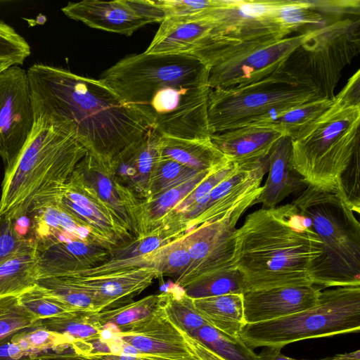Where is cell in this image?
<instances>
[{
    "label": "cell",
    "instance_id": "6da1fadb",
    "mask_svg": "<svg viewBox=\"0 0 360 360\" xmlns=\"http://www.w3.org/2000/svg\"><path fill=\"white\" fill-rule=\"evenodd\" d=\"M34 122L73 133L87 153L109 164L153 129L99 79L34 64L27 71Z\"/></svg>",
    "mask_w": 360,
    "mask_h": 360
},
{
    "label": "cell",
    "instance_id": "7a4b0ae2",
    "mask_svg": "<svg viewBox=\"0 0 360 360\" xmlns=\"http://www.w3.org/2000/svg\"><path fill=\"white\" fill-rule=\"evenodd\" d=\"M209 69L188 54L127 56L100 80L145 116L161 136L210 137L207 119Z\"/></svg>",
    "mask_w": 360,
    "mask_h": 360
},
{
    "label": "cell",
    "instance_id": "3957f363",
    "mask_svg": "<svg viewBox=\"0 0 360 360\" xmlns=\"http://www.w3.org/2000/svg\"><path fill=\"white\" fill-rule=\"evenodd\" d=\"M233 238L232 265L243 292L313 285L311 271L323 243L292 203L249 214Z\"/></svg>",
    "mask_w": 360,
    "mask_h": 360
},
{
    "label": "cell",
    "instance_id": "277c9868",
    "mask_svg": "<svg viewBox=\"0 0 360 360\" xmlns=\"http://www.w3.org/2000/svg\"><path fill=\"white\" fill-rule=\"evenodd\" d=\"M86 153L73 133L34 122L20 155L5 168L0 214L15 220L58 198Z\"/></svg>",
    "mask_w": 360,
    "mask_h": 360
},
{
    "label": "cell",
    "instance_id": "5b68a950",
    "mask_svg": "<svg viewBox=\"0 0 360 360\" xmlns=\"http://www.w3.org/2000/svg\"><path fill=\"white\" fill-rule=\"evenodd\" d=\"M291 203L323 243L311 271L313 285H360V224L342 187L326 192L308 185Z\"/></svg>",
    "mask_w": 360,
    "mask_h": 360
},
{
    "label": "cell",
    "instance_id": "8992f818",
    "mask_svg": "<svg viewBox=\"0 0 360 360\" xmlns=\"http://www.w3.org/2000/svg\"><path fill=\"white\" fill-rule=\"evenodd\" d=\"M323 98L307 76L283 68L255 82L210 89L207 119L211 135L243 126L274 122L288 111Z\"/></svg>",
    "mask_w": 360,
    "mask_h": 360
},
{
    "label": "cell",
    "instance_id": "52a82bcc",
    "mask_svg": "<svg viewBox=\"0 0 360 360\" xmlns=\"http://www.w3.org/2000/svg\"><path fill=\"white\" fill-rule=\"evenodd\" d=\"M360 107L334 101L319 118L291 139V163L307 184L335 192L359 148Z\"/></svg>",
    "mask_w": 360,
    "mask_h": 360
},
{
    "label": "cell",
    "instance_id": "ba28073f",
    "mask_svg": "<svg viewBox=\"0 0 360 360\" xmlns=\"http://www.w3.org/2000/svg\"><path fill=\"white\" fill-rule=\"evenodd\" d=\"M359 330L360 285H350L321 291L315 305L297 313L247 323L238 336L252 349H282L297 341Z\"/></svg>",
    "mask_w": 360,
    "mask_h": 360
},
{
    "label": "cell",
    "instance_id": "9c48e42d",
    "mask_svg": "<svg viewBox=\"0 0 360 360\" xmlns=\"http://www.w3.org/2000/svg\"><path fill=\"white\" fill-rule=\"evenodd\" d=\"M319 28L283 39L239 40L215 36L192 56L208 67L210 89L245 85L283 68L295 50L314 37Z\"/></svg>",
    "mask_w": 360,
    "mask_h": 360
},
{
    "label": "cell",
    "instance_id": "30bf717a",
    "mask_svg": "<svg viewBox=\"0 0 360 360\" xmlns=\"http://www.w3.org/2000/svg\"><path fill=\"white\" fill-rule=\"evenodd\" d=\"M359 19L342 18L320 27L284 67L307 76L323 97L333 99L343 69L359 52Z\"/></svg>",
    "mask_w": 360,
    "mask_h": 360
},
{
    "label": "cell",
    "instance_id": "8fae6325",
    "mask_svg": "<svg viewBox=\"0 0 360 360\" xmlns=\"http://www.w3.org/2000/svg\"><path fill=\"white\" fill-rule=\"evenodd\" d=\"M34 115L27 71L17 65L0 72V158L5 168L25 148L34 128Z\"/></svg>",
    "mask_w": 360,
    "mask_h": 360
},
{
    "label": "cell",
    "instance_id": "7c38bea8",
    "mask_svg": "<svg viewBox=\"0 0 360 360\" xmlns=\"http://www.w3.org/2000/svg\"><path fill=\"white\" fill-rule=\"evenodd\" d=\"M69 275L92 297L97 313L133 302L134 297L162 276L150 264L136 261L124 262L118 259Z\"/></svg>",
    "mask_w": 360,
    "mask_h": 360
},
{
    "label": "cell",
    "instance_id": "4fadbf2b",
    "mask_svg": "<svg viewBox=\"0 0 360 360\" xmlns=\"http://www.w3.org/2000/svg\"><path fill=\"white\" fill-rule=\"evenodd\" d=\"M248 210L239 207L221 218L205 222L186 231L183 240L191 262L176 281L179 287L208 274L233 268L232 257L236 225Z\"/></svg>",
    "mask_w": 360,
    "mask_h": 360
},
{
    "label": "cell",
    "instance_id": "5bb4252c",
    "mask_svg": "<svg viewBox=\"0 0 360 360\" xmlns=\"http://www.w3.org/2000/svg\"><path fill=\"white\" fill-rule=\"evenodd\" d=\"M268 166V157L257 162L238 164L212 188L203 211L189 224L188 229L217 220L237 208L248 209L255 205L262 191L261 182Z\"/></svg>",
    "mask_w": 360,
    "mask_h": 360
},
{
    "label": "cell",
    "instance_id": "9a60e30c",
    "mask_svg": "<svg viewBox=\"0 0 360 360\" xmlns=\"http://www.w3.org/2000/svg\"><path fill=\"white\" fill-rule=\"evenodd\" d=\"M271 3L272 0H219V5L210 11L217 22L215 35L239 40L285 38L271 18Z\"/></svg>",
    "mask_w": 360,
    "mask_h": 360
},
{
    "label": "cell",
    "instance_id": "2e32d148",
    "mask_svg": "<svg viewBox=\"0 0 360 360\" xmlns=\"http://www.w3.org/2000/svg\"><path fill=\"white\" fill-rule=\"evenodd\" d=\"M210 9L193 15L166 18L144 52L192 55L215 36L217 22Z\"/></svg>",
    "mask_w": 360,
    "mask_h": 360
},
{
    "label": "cell",
    "instance_id": "e0dca14e",
    "mask_svg": "<svg viewBox=\"0 0 360 360\" xmlns=\"http://www.w3.org/2000/svg\"><path fill=\"white\" fill-rule=\"evenodd\" d=\"M124 345L135 348L139 356L162 360H199L190 350L181 330L167 318L163 307L143 325L117 333Z\"/></svg>",
    "mask_w": 360,
    "mask_h": 360
},
{
    "label": "cell",
    "instance_id": "ac0fdd59",
    "mask_svg": "<svg viewBox=\"0 0 360 360\" xmlns=\"http://www.w3.org/2000/svg\"><path fill=\"white\" fill-rule=\"evenodd\" d=\"M321 291V288L309 285L245 292V324L277 319L313 307Z\"/></svg>",
    "mask_w": 360,
    "mask_h": 360
},
{
    "label": "cell",
    "instance_id": "d6986e66",
    "mask_svg": "<svg viewBox=\"0 0 360 360\" xmlns=\"http://www.w3.org/2000/svg\"><path fill=\"white\" fill-rule=\"evenodd\" d=\"M285 130L275 122H261L214 133L210 139L230 161L241 165L266 159Z\"/></svg>",
    "mask_w": 360,
    "mask_h": 360
},
{
    "label": "cell",
    "instance_id": "ffe728a7",
    "mask_svg": "<svg viewBox=\"0 0 360 360\" xmlns=\"http://www.w3.org/2000/svg\"><path fill=\"white\" fill-rule=\"evenodd\" d=\"M62 11L68 18L90 27L124 35H131L151 23L139 15L126 0L70 2Z\"/></svg>",
    "mask_w": 360,
    "mask_h": 360
},
{
    "label": "cell",
    "instance_id": "44dd1931",
    "mask_svg": "<svg viewBox=\"0 0 360 360\" xmlns=\"http://www.w3.org/2000/svg\"><path fill=\"white\" fill-rule=\"evenodd\" d=\"M268 176L255 200L262 208H273L292 193H300L308 184L291 163V138L285 136L273 146L268 155Z\"/></svg>",
    "mask_w": 360,
    "mask_h": 360
},
{
    "label": "cell",
    "instance_id": "7402d4cb",
    "mask_svg": "<svg viewBox=\"0 0 360 360\" xmlns=\"http://www.w3.org/2000/svg\"><path fill=\"white\" fill-rule=\"evenodd\" d=\"M12 338L23 352L25 360L63 359L94 354L90 342L75 340L41 325L15 333Z\"/></svg>",
    "mask_w": 360,
    "mask_h": 360
},
{
    "label": "cell",
    "instance_id": "603a6c76",
    "mask_svg": "<svg viewBox=\"0 0 360 360\" xmlns=\"http://www.w3.org/2000/svg\"><path fill=\"white\" fill-rule=\"evenodd\" d=\"M160 157L168 158L198 172L211 170L229 160L215 146L210 137L188 139L160 136Z\"/></svg>",
    "mask_w": 360,
    "mask_h": 360
},
{
    "label": "cell",
    "instance_id": "cb8c5ba5",
    "mask_svg": "<svg viewBox=\"0 0 360 360\" xmlns=\"http://www.w3.org/2000/svg\"><path fill=\"white\" fill-rule=\"evenodd\" d=\"M197 310L215 328L238 336L245 325L243 294H227L193 299Z\"/></svg>",
    "mask_w": 360,
    "mask_h": 360
},
{
    "label": "cell",
    "instance_id": "d4e9b609",
    "mask_svg": "<svg viewBox=\"0 0 360 360\" xmlns=\"http://www.w3.org/2000/svg\"><path fill=\"white\" fill-rule=\"evenodd\" d=\"M38 279L34 245L0 263V297L18 296Z\"/></svg>",
    "mask_w": 360,
    "mask_h": 360
},
{
    "label": "cell",
    "instance_id": "484cf974",
    "mask_svg": "<svg viewBox=\"0 0 360 360\" xmlns=\"http://www.w3.org/2000/svg\"><path fill=\"white\" fill-rule=\"evenodd\" d=\"M162 307V295H150L138 301L97 313L102 326L112 325L120 333L134 330L150 320Z\"/></svg>",
    "mask_w": 360,
    "mask_h": 360
},
{
    "label": "cell",
    "instance_id": "4316f807",
    "mask_svg": "<svg viewBox=\"0 0 360 360\" xmlns=\"http://www.w3.org/2000/svg\"><path fill=\"white\" fill-rule=\"evenodd\" d=\"M270 15L283 37L302 27L311 30L327 25L323 15L311 9L307 1L272 0Z\"/></svg>",
    "mask_w": 360,
    "mask_h": 360
},
{
    "label": "cell",
    "instance_id": "83f0119b",
    "mask_svg": "<svg viewBox=\"0 0 360 360\" xmlns=\"http://www.w3.org/2000/svg\"><path fill=\"white\" fill-rule=\"evenodd\" d=\"M187 333L224 360H258L257 354L239 336L205 325Z\"/></svg>",
    "mask_w": 360,
    "mask_h": 360
},
{
    "label": "cell",
    "instance_id": "f1b7e54d",
    "mask_svg": "<svg viewBox=\"0 0 360 360\" xmlns=\"http://www.w3.org/2000/svg\"><path fill=\"white\" fill-rule=\"evenodd\" d=\"M41 326L77 340L90 342L101 338L103 326L97 313L75 311L63 316L43 319Z\"/></svg>",
    "mask_w": 360,
    "mask_h": 360
},
{
    "label": "cell",
    "instance_id": "f546056e",
    "mask_svg": "<svg viewBox=\"0 0 360 360\" xmlns=\"http://www.w3.org/2000/svg\"><path fill=\"white\" fill-rule=\"evenodd\" d=\"M161 295L162 306L167 318L180 330L188 333L203 326L211 325L195 307L193 299L186 295L179 286Z\"/></svg>",
    "mask_w": 360,
    "mask_h": 360
},
{
    "label": "cell",
    "instance_id": "4dcf8cb0",
    "mask_svg": "<svg viewBox=\"0 0 360 360\" xmlns=\"http://www.w3.org/2000/svg\"><path fill=\"white\" fill-rule=\"evenodd\" d=\"M180 288L192 299L243 293L242 276L234 268L208 274Z\"/></svg>",
    "mask_w": 360,
    "mask_h": 360
},
{
    "label": "cell",
    "instance_id": "1f68e13d",
    "mask_svg": "<svg viewBox=\"0 0 360 360\" xmlns=\"http://www.w3.org/2000/svg\"><path fill=\"white\" fill-rule=\"evenodd\" d=\"M36 283L49 290L75 310L97 313L92 297L72 276L40 278Z\"/></svg>",
    "mask_w": 360,
    "mask_h": 360
},
{
    "label": "cell",
    "instance_id": "d6a6232c",
    "mask_svg": "<svg viewBox=\"0 0 360 360\" xmlns=\"http://www.w3.org/2000/svg\"><path fill=\"white\" fill-rule=\"evenodd\" d=\"M18 298L20 304L39 320L60 317L77 311L37 283L18 295Z\"/></svg>",
    "mask_w": 360,
    "mask_h": 360
},
{
    "label": "cell",
    "instance_id": "836d02e7",
    "mask_svg": "<svg viewBox=\"0 0 360 360\" xmlns=\"http://www.w3.org/2000/svg\"><path fill=\"white\" fill-rule=\"evenodd\" d=\"M200 172L172 160L160 157L150 178L148 197L146 201L167 189L189 181Z\"/></svg>",
    "mask_w": 360,
    "mask_h": 360
},
{
    "label": "cell",
    "instance_id": "e575fe53",
    "mask_svg": "<svg viewBox=\"0 0 360 360\" xmlns=\"http://www.w3.org/2000/svg\"><path fill=\"white\" fill-rule=\"evenodd\" d=\"M333 103V99L321 98L302 104L278 117V124L292 139L319 118Z\"/></svg>",
    "mask_w": 360,
    "mask_h": 360
},
{
    "label": "cell",
    "instance_id": "d590c367",
    "mask_svg": "<svg viewBox=\"0 0 360 360\" xmlns=\"http://www.w3.org/2000/svg\"><path fill=\"white\" fill-rule=\"evenodd\" d=\"M19 302L18 296L0 297V340L26 328L41 325Z\"/></svg>",
    "mask_w": 360,
    "mask_h": 360
},
{
    "label": "cell",
    "instance_id": "8d00e7d4",
    "mask_svg": "<svg viewBox=\"0 0 360 360\" xmlns=\"http://www.w3.org/2000/svg\"><path fill=\"white\" fill-rule=\"evenodd\" d=\"M27 41L12 27L0 21V59H10L22 65L30 55Z\"/></svg>",
    "mask_w": 360,
    "mask_h": 360
},
{
    "label": "cell",
    "instance_id": "74e56055",
    "mask_svg": "<svg viewBox=\"0 0 360 360\" xmlns=\"http://www.w3.org/2000/svg\"><path fill=\"white\" fill-rule=\"evenodd\" d=\"M33 243L31 238L24 237L18 232L13 219L0 214V263Z\"/></svg>",
    "mask_w": 360,
    "mask_h": 360
},
{
    "label": "cell",
    "instance_id": "f35d334b",
    "mask_svg": "<svg viewBox=\"0 0 360 360\" xmlns=\"http://www.w3.org/2000/svg\"><path fill=\"white\" fill-rule=\"evenodd\" d=\"M359 148L356 150L348 167L343 172L340 186L353 210L359 214L360 210V164Z\"/></svg>",
    "mask_w": 360,
    "mask_h": 360
},
{
    "label": "cell",
    "instance_id": "ab89813d",
    "mask_svg": "<svg viewBox=\"0 0 360 360\" xmlns=\"http://www.w3.org/2000/svg\"><path fill=\"white\" fill-rule=\"evenodd\" d=\"M166 18L198 13L217 6L219 0H158Z\"/></svg>",
    "mask_w": 360,
    "mask_h": 360
},
{
    "label": "cell",
    "instance_id": "60d3db41",
    "mask_svg": "<svg viewBox=\"0 0 360 360\" xmlns=\"http://www.w3.org/2000/svg\"><path fill=\"white\" fill-rule=\"evenodd\" d=\"M310 8L319 13L340 15L359 14V1H307Z\"/></svg>",
    "mask_w": 360,
    "mask_h": 360
},
{
    "label": "cell",
    "instance_id": "b9f144b4",
    "mask_svg": "<svg viewBox=\"0 0 360 360\" xmlns=\"http://www.w3.org/2000/svg\"><path fill=\"white\" fill-rule=\"evenodd\" d=\"M334 101L347 107H360V71L358 70L343 89L335 96Z\"/></svg>",
    "mask_w": 360,
    "mask_h": 360
},
{
    "label": "cell",
    "instance_id": "7bdbcfd3",
    "mask_svg": "<svg viewBox=\"0 0 360 360\" xmlns=\"http://www.w3.org/2000/svg\"><path fill=\"white\" fill-rule=\"evenodd\" d=\"M129 6L141 17L153 22H161L165 18V13L158 1L126 0Z\"/></svg>",
    "mask_w": 360,
    "mask_h": 360
},
{
    "label": "cell",
    "instance_id": "ee69618b",
    "mask_svg": "<svg viewBox=\"0 0 360 360\" xmlns=\"http://www.w3.org/2000/svg\"><path fill=\"white\" fill-rule=\"evenodd\" d=\"M181 332L188 348L199 360H224L199 341L191 337L185 332Z\"/></svg>",
    "mask_w": 360,
    "mask_h": 360
},
{
    "label": "cell",
    "instance_id": "f6af8a7d",
    "mask_svg": "<svg viewBox=\"0 0 360 360\" xmlns=\"http://www.w3.org/2000/svg\"><path fill=\"white\" fill-rule=\"evenodd\" d=\"M280 348L276 347H264L262 352L257 354L258 360H302L295 359L293 358L285 356L281 352Z\"/></svg>",
    "mask_w": 360,
    "mask_h": 360
},
{
    "label": "cell",
    "instance_id": "bcb514c9",
    "mask_svg": "<svg viewBox=\"0 0 360 360\" xmlns=\"http://www.w3.org/2000/svg\"><path fill=\"white\" fill-rule=\"evenodd\" d=\"M320 360H360V351L357 349L352 352L336 354Z\"/></svg>",
    "mask_w": 360,
    "mask_h": 360
},
{
    "label": "cell",
    "instance_id": "7dc6e473",
    "mask_svg": "<svg viewBox=\"0 0 360 360\" xmlns=\"http://www.w3.org/2000/svg\"><path fill=\"white\" fill-rule=\"evenodd\" d=\"M44 360H107L105 356L98 354H91L86 356H80L70 359H44Z\"/></svg>",
    "mask_w": 360,
    "mask_h": 360
},
{
    "label": "cell",
    "instance_id": "c3c4849f",
    "mask_svg": "<svg viewBox=\"0 0 360 360\" xmlns=\"http://www.w3.org/2000/svg\"><path fill=\"white\" fill-rule=\"evenodd\" d=\"M16 65L15 62L10 59H0V72L6 68Z\"/></svg>",
    "mask_w": 360,
    "mask_h": 360
},
{
    "label": "cell",
    "instance_id": "681fc988",
    "mask_svg": "<svg viewBox=\"0 0 360 360\" xmlns=\"http://www.w3.org/2000/svg\"><path fill=\"white\" fill-rule=\"evenodd\" d=\"M135 360H162V359H159L153 358V357L141 356V357H137Z\"/></svg>",
    "mask_w": 360,
    "mask_h": 360
}]
</instances>
